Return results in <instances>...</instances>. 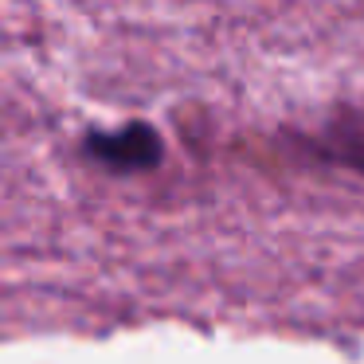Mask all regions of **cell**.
Segmentation results:
<instances>
[{"label":"cell","mask_w":364,"mask_h":364,"mask_svg":"<svg viewBox=\"0 0 364 364\" xmlns=\"http://www.w3.org/2000/svg\"><path fill=\"white\" fill-rule=\"evenodd\" d=\"M95 153L102 161H110V165L141 168V165H149V161H157V137H153L149 129H126V134L95 141Z\"/></svg>","instance_id":"obj_1"}]
</instances>
